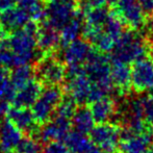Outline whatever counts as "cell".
<instances>
[{
  "label": "cell",
  "instance_id": "6da1fadb",
  "mask_svg": "<svg viewBox=\"0 0 153 153\" xmlns=\"http://www.w3.org/2000/svg\"><path fill=\"white\" fill-rule=\"evenodd\" d=\"M38 30L36 21L29 20L24 27L14 31L10 39L6 40L14 54V67L29 65L36 59Z\"/></svg>",
  "mask_w": 153,
  "mask_h": 153
},
{
  "label": "cell",
  "instance_id": "7a4b0ae2",
  "mask_svg": "<svg viewBox=\"0 0 153 153\" xmlns=\"http://www.w3.org/2000/svg\"><path fill=\"white\" fill-rule=\"evenodd\" d=\"M148 46L145 39L137 30L129 29L123 31L115 49L113 50V59H118L126 64L134 62L147 55Z\"/></svg>",
  "mask_w": 153,
  "mask_h": 153
},
{
  "label": "cell",
  "instance_id": "3957f363",
  "mask_svg": "<svg viewBox=\"0 0 153 153\" xmlns=\"http://www.w3.org/2000/svg\"><path fill=\"white\" fill-rule=\"evenodd\" d=\"M66 78V93L77 105H85L91 101L94 85L83 66L69 67Z\"/></svg>",
  "mask_w": 153,
  "mask_h": 153
},
{
  "label": "cell",
  "instance_id": "277c9868",
  "mask_svg": "<svg viewBox=\"0 0 153 153\" xmlns=\"http://www.w3.org/2000/svg\"><path fill=\"white\" fill-rule=\"evenodd\" d=\"M83 68L97 89L106 95L113 91L114 85L111 77V62L104 53L92 51L91 55L83 65Z\"/></svg>",
  "mask_w": 153,
  "mask_h": 153
},
{
  "label": "cell",
  "instance_id": "5b68a950",
  "mask_svg": "<svg viewBox=\"0 0 153 153\" xmlns=\"http://www.w3.org/2000/svg\"><path fill=\"white\" fill-rule=\"evenodd\" d=\"M123 127L117 122H102L95 125L90 139L97 148L104 153H119Z\"/></svg>",
  "mask_w": 153,
  "mask_h": 153
},
{
  "label": "cell",
  "instance_id": "8992f818",
  "mask_svg": "<svg viewBox=\"0 0 153 153\" xmlns=\"http://www.w3.org/2000/svg\"><path fill=\"white\" fill-rule=\"evenodd\" d=\"M62 98L64 91L59 85H48L43 89L39 98L31 105V111L39 125H44L52 119Z\"/></svg>",
  "mask_w": 153,
  "mask_h": 153
},
{
  "label": "cell",
  "instance_id": "52a82bcc",
  "mask_svg": "<svg viewBox=\"0 0 153 153\" xmlns=\"http://www.w3.org/2000/svg\"><path fill=\"white\" fill-rule=\"evenodd\" d=\"M80 14L76 0H50L45 8L46 22L57 29Z\"/></svg>",
  "mask_w": 153,
  "mask_h": 153
},
{
  "label": "cell",
  "instance_id": "ba28073f",
  "mask_svg": "<svg viewBox=\"0 0 153 153\" xmlns=\"http://www.w3.org/2000/svg\"><path fill=\"white\" fill-rule=\"evenodd\" d=\"M113 13L123 24L130 29L139 30L145 25L146 15L142 10L137 0H111Z\"/></svg>",
  "mask_w": 153,
  "mask_h": 153
},
{
  "label": "cell",
  "instance_id": "9c48e42d",
  "mask_svg": "<svg viewBox=\"0 0 153 153\" xmlns=\"http://www.w3.org/2000/svg\"><path fill=\"white\" fill-rule=\"evenodd\" d=\"M131 88L137 93L153 92V64L147 59L132 62Z\"/></svg>",
  "mask_w": 153,
  "mask_h": 153
},
{
  "label": "cell",
  "instance_id": "30bf717a",
  "mask_svg": "<svg viewBox=\"0 0 153 153\" xmlns=\"http://www.w3.org/2000/svg\"><path fill=\"white\" fill-rule=\"evenodd\" d=\"M36 73L42 82L48 85H59L66 78L67 70L64 62L47 56L38 64Z\"/></svg>",
  "mask_w": 153,
  "mask_h": 153
},
{
  "label": "cell",
  "instance_id": "8fae6325",
  "mask_svg": "<svg viewBox=\"0 0 153 153\" xmlns=\"http://www.w3.org/2000/svg\"><path fill=\"white\" fill-rule=\"evenodd\" d=\"M153 145V131L144 132H130L122 130L120 141V153H146Z\"/></svg>",
  "mask_w": 153,
  "mask_h": 153
},
{
  "label": "cell",
  "instance_id": "7c38bea8",
  "mask_svg": "<svg viewBox=\"0 0 153 153\" xmlns=\"http://www.w3.org/2000/svg\"><path fill=\"white\" fill-rule=\"evenodd\" d=\"M39 130V140L42 143H48L52 141H64L66 135L71 131L72 123L66 118L54 116L52 119Z\"/></svg>",
  "mask_w": 153,
  "mask_h": 153
},
{
  "label": "cell",
  "instance_id": "4fadbf2b",
  "mask_svg": "<svg viewBox=\"0 0 153 153\" xmlns=\"http://www.w3.org/2000/svg\"><path fill=\"white\" fill-rule=\"evenodd\" d=\"M92 48L87 40L76 39L65 46L62 61L68 67L83 66L92 53Z\"/></svg>",
  "mask_w": 153,
  "mask_h": 153
},
{
  "label": "cell",
  "instance_id": "5bb4252c",
  "mask_svg": "<svg viewBox=\"0 0 153 153\" xmlns=\"http://www.w3.org/2000/svg\"><path fill=\"white\" fill-rule=\"evenodd\" d=\"M7 120L10 121L16 127H18L22 132L29 133L30 135L39 132L38 122L34 119L31 109L29 107H17L13 106L6 111Z\"/></svg>",
  "mask_w": 153,
  "mask_h": 153
},
{
  "label": "cell",
  "instance_id": "9a60e30c",
  "mask_svg": "<svg viewBox=\"0 0 153 153\" xmlns=\"http://www.w3.org/2000/svg\"><path fill=\"white\" fill-rule=\"evenodd\" d=\"M111 77L114 89L119 96H127L131 90V69L128 64L118 59L111 62Z\"/></svg>",
  "mask_w": 153,
  "mask_h": 153
},
{
  "label": "cell",
  "instance_id": "2e32d148",
  "mask_svg": "<svg viewBox=\"0 0 153 153\" xmlns=\"http://www.w3.org/2000/svg\"><path fill=\"white\" fill-rule=\"evenodd\" d=\"M96 123L111 121L118 113V105L113 98L107 95L88 103Z\"/></svg>",
  "mask_w": 153,
  "mask_h": 153
},
{
  "label": "cell",
  "instance_id": "e0dca14e",
  "mask_svg": "<svg viewBox=\"0 0 153 153\" xmlns=\"http://www.w3.org/2000/svg\"><path fill=\"white\" fill-rule=\"evenodd\" d=\"M31 20L26 12L20 6L12 7L4 12L0 13V29H2L5 33L14 32L18 29L24 27V25Z\"/></svg>",
  "mask_w": 153,
  "mask_h": 153
},
{
  "label": "cell",
  "instance_id": "ac0fdd59",
  "mask_svg": "<svg viewBox=\"0 0 153 153\" xmlns=\"http://www.w3.org/2000/svg\"><path fill=\"white\" fill-rule=\"evenodd\" d=\"M43 89L42 81L32 78L27 85L17 90L12 103L17 107H30L39 98Z\"/></svg>",
  "mask_w": 153,
  "mask_h": 153
},
{
  "label": "cell",
  "instance_id": "d6986e66",
  "mask_svg": "<svg viewBox=\"0 0 153 153\" xmlns=\"http://www.w3.org/2000/svg\"><path fill=\"white\" fill-rule=\"evenodd\" d=\"M22 131L10 121L6 120L0 125V153H14L23 137Z\"/></svg>",
  "mask_w": 153,
  "mask_h": 153
},
{
  "label": "cell",
  "instance_id": "ffe728a7",
  "mask_svg": "<svg viewBox=\"0 0 153 153\" xmlns=\"http://www.w3.org/2000/svg\"><path fill=\"white\" fill-rule=\"evenodd\" d=\"M57 30L59 29L51 26L47 22L39 27L38 34H36V44L42 52L51 53L61 44L59 32Z\"/></svg>",
  "mask_w": 153,
  "mask_h": 153
},
{
  "label": "cell",
  "instance_id": "44dd1931",
  "mask_svg": "<svg viewBox=\"0 0 153 153\" xmlns=\"http://www.w3.org/2000/svg\"><path fill=\"white\" fill-rule=\"evenodd\" d=\"M71 123H72V127L74 128V130L85 133V134H90L92 129L96 125V121L93 117L89 106H85V105H79L77 107L76 111L72 117Z\"/></svg>",
  "mask_w": 153,
  "mask_h": 153
},
{
  "label": "cell",
  "instance_id": "7402d4cb",
  "mask_svg": "<svg viewBox=\"0 0 153 153\" xmlns=\"http://www.w3.org/2000/svg\"><path fill=\"white\" fill-rule=\"evenodd\" d=\"M64 143L73 153H85L94 146L87 134L76 130L70 131L65 137Z\"/></svg>",
  "mask_w": 153,
  "mask_h": 153
},
{
  "label": "cell",
  "instance_id": "603a6c76",
  "mask_svg": "<svg viewBox=\"0 0 153 153\" xmlns=\"http://www.w3.org/2000/svg\"><path fill=\"white\" fill-rule=\"evenodd\" d=\"M80 15L72 18L69 22H67L61 28L59 40H61V44L62 46H66L69 43L76 40L79 34L81 33L82 22H81Z\"/></svg>",
  "mask_w": 153,
  "mask_h": 153
},
{
  "label": "cell",
  "instance_id": "cb8c5ba5",
  "mask_svg": "<svg viewBox=\"0 0 153 153\" xmlns=\"http://www.w3.org/2000/svg\"><path fill=\"white\" fill-rule=\"evenodd\" d=\"M18 5L25 10L31 20L40 21L45 19V8L43 0H18Z\"/></svg>",
  "mask_w": 153,
  "mask_h": 153
},
{
  "label": "cell",
  "instance_id": "d4e9b609",
  "mask_svg": "<svg viewBox=\"0 0 153 153\" xmlns=\"http://www.w3.org/2000/svg\"><path fill=\"white\" fill-rule=\"evenodd\" d=\"M10 78L17 91L20 88L27 85L33 78V71H32L31 67L29 65L15 67V70L10 73Z\"/></svg>",
  "mask_w": 153,
  "mask_h": 153
},
{
  "label": "cell",
  "instance_id": "484cf974",
  "mask_svg": "<svg viewBox=\"0 0 153 153\" xmlns=\"http://www.w3.org/2000/svg\"><path fill=\"white\" fill-rule=\"evenodd\" d=\"M14 153H43L42 142L29 134L20 140Z\"/></svg>",
  "mask_w": 153,
  "mask_h": 153
},
{
  "label": "cell",
  "instance_id": "4316f807",
  "mask_svg": "<svg viewBox=\"0 0 153 153\" xmlns=\"http://www.w3.org/2000/svg\"><path fill=\"white\" fill-rule=\"evenodd\" d=\"M77 106L78 105L69 96L64 97L61 103L59 104V106H57L56 111H55L54 116H59V117L66 118L68 120H72V117L75 111H76Z\"/></svg>",
  "mask_w": 153,
  "mask_h": 153
},
{
  "label": "cell",
  "instance_id": "83f0119b",
  "mask_svg": "<svg viewBox=\"0 0 153 153\" xmlns=\"http://www.w3.org/2000/svg\"><path fill=\"white\" fill-rule=\"evenodd\" d=\"M0 66L5 68L14 67V54L8 47L5 38L0 39Z\"/></svg>",
  "mask_w": 153,
  "mask_h": 153
},
{
  "label": "cell",
  "instance_id": "f1b7e54d",
  "mask_svg": "<svg viewBox=\"0 0 153 153\" xmlns=\"http://www.w3.org/2000/svg\"><path fill=\"white\" fill-rule=\"evenodd\" d=\"M143 99L144 113H145V121L149 128L153 131V92Z\"/></svg>",
  "mask_w": 153,
  "mask_h": 153
},
{
  "label": "cell",
  "instance_id": "f546056e",
  "mask_svg": "<svg viewBox=\"0 0 153 153\" xmlns=\"http://www.w3.org/2000/svg\"><path fill=\"white\" fill-rule=\"evenodd\" d=\"M46 144L47 145L43 148V153H73L68 146L61 141H52Z\"/></svg>",
  "mask_w": 153,
  "mask_h": 153
},
{
  "label": "cell",
  "instance_id": "4dcf8cb0",
  "mask_svg": "<svg viewBox=\"0 0 153 153\" xmlns=\"http://www.w3.org/2000/svg\"><path fill=\"white\" fill-rule=\"evenodd\" d=\"M144 14L149 17L153 16V0H137Z\"/></svg>",
  "mask_w": 153,
  "mask_h": 153
},
{
  "label": "cell",
  "instance_id": "1f68e13d",
  "mask_svg": "<svg viewBox=\"0 0 153 153\" xmlns=\"http://www.w3.org/2000/svg\"><path fill=\"white\" fill-rule=\"evenodd\" d=\"M18 0H0V13L14 7Z\"/></svg>",
  "mask_w": 153,
  "mask_h": 153
},
{
  "label": "cell",
  "instance_id": "d6a6232c",
  "mask_svg": "<svg viewBox=\"0 0 153 153\" xmlns=\"http://www.w3.org/2000/svg\"><path fill=\"white\" fill-rule=\"evenodd\" d=\"M7 109H8V103L0 99V125H1L2 119H3L4 115L6 114Z\"/></svg>",
  "mask_w": 153,
  "mask_h": 153
},
{
  "label": "cell",
  "instance_id": "836d02e7",
  "mask_svg": "<svg viewBox=\"0 0 153 153\" xmlns=\"http://www.w3.org/2000/svg\"><path fill=\"white\" fill-rule=\"evenodd\" d=\"M85 153H104L103 151H101L100 149H99V148H97L96 146H93V147L91 148V149L89 150V151H87Z\"/></svg>",
  "mask_w": 153,
  "mask_h": 153
},
{
  "label": "cell",
  "instance_id": "e575fe53",
  "mask_svg": "<svg viewBox=\"0 0 153 153\" xmlns=\"http://www.w3.org/2000/svg\"><path fill=\"white\" fill-rule=\"evenodd\" d=\"M149 31H150V39L153 41V16L151 17V20L149 22Z\"/></svg>",
  "mask_w": 153,
  "mask_h": 153
},
{
  "label": "cell",
  "instance_id": "d590c367",
  "mask_svg": "<svg viewBox=\"0 0 153 153\" xmlns=\"http://www.w3.org/2000/svg\"><path fill=\"white\" fill-rule=\"evenodd\" d=\"M151 62H152V64H153V53H152V61Z\"/></svg>",
  "mask_w": 153,
  "mask_h": 153
},
{
  "label": "cell",
  "instance_id": "8d00e7d4",
  "mask_svg": "<svg viewBox=\"0 0 153 153\" xmlns=\"http://www.w3.org/2000/svg\"><path fill=\"white\" fill-rule=\"evenodd\" d=\"M119 153H120V152H119Z\"/></svg>",
  "mask_w": 153,
  "mask_h": 153
}]
</instances>
